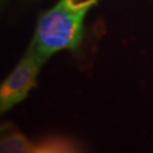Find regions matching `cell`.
<instances>
[{
    "mask_svg": "<svg viewBox=\"0 0 153 153\" xmlns=\"http://www.w3.org/2000/svg\"><path fill=\"white\" fill-rule=\"evenodd\" d=\"M98 1L60 0L41 17L30 47L41 64L57 51L78 47L83 36L85 14Z\"/></svg>",
    "mask_w": 153,
    "mask_h": 153,
    "instance_id": "cell-1",
    "label": "cell"
},
{
    "mask_svg": "<svg viewBox=\"0 0 153 153\" xmlns=\"http://www.w3.org/2000/svg\"><path fill=\"white\" fill-rule=\"evenodd\" d=\"M41 65L32 50L28 49L26 56L0 84V114L10 110L27 97L30 91L36 85Z\"/></svg>",
    "mask_w": 153,
    "mask_h": 153,
    "instance_id": "cell-2",
    "label": "cell"
},
{
    "mask_svg": "<svg viewBox=\"0 0 153 153\" xmlns=\"http://www.w3.org/2000/svg\"><path fill=\"white\" fill-rule=\"evenodd\" d=\"M0 153H36V144L25 134L10 130L0 135Z\"/></svg>",
    "mask_w": 153,
    "mask_h": 153,
    "instance_id": "cell-3",
    "label": "cell"
},
{
    "mask_svg": "<svg viewBox=\"0 0 153 153\" xmlns=\"http://www.w3.org/2000/svg\"><path fill=\"white\" fill-rule=\"evenodd\" d=\"M78 151V144L64 137H49L36 143V153H71Z\"/></svg>",
    "mask_w": 153,
    "mask_h": 153,
    "instance_id": "cell-4",
    "label": "cell"
},
{
    "mask_svg": "<svg viewBox=\"0 0 153 153\" xmlns=\"http://www.w3.org/2000/svg\"><path fill=\"white\" fill-rule=\"evenodd\" d=\"M73 1H78V0H73Z\"/></svg>",
    "mask_w": 153,
    "mask_h": 153,
    "instance_id": "cell-5",
    "label": "cell"
}]
</instances>
